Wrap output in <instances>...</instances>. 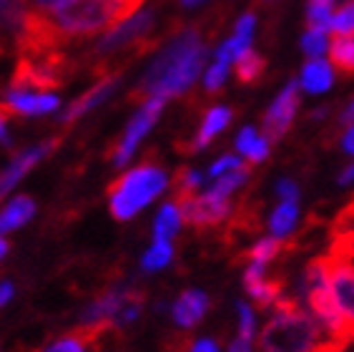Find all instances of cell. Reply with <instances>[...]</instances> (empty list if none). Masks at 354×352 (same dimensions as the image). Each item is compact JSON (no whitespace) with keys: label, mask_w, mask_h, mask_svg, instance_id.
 Instances as JSON below:
<instances>
[{"label":"cell","mask_w":354,"mask_h":352,"mask_svg":"<svg viewBox=\"0 0 354 352\" xmlns=\"http://www.w3.org/2000/svg\"><path fill=\"white\" fill-rule=\"evenodd\" d=\"M324 264H327V279L334 305H337L344 325H347L349 337L354 340V259L327 252Z\"/></svg>","instance_id":"6"},{"label":"cell","mask_w":354,"mask_h":352,"mask_svg":"<svg viewBox=\"0 0 354 352\" xmlns=\"http://www.w3.org/2000/svg\"><path fill=\"white\" fill-rule=\"evenodd\" d=\"M284 249H286V244L281 242V239L266 237V239H259V242L254 244L252 249L244 254V259H249V262H254V264H264V267H266L272 259L279 257Z\"/></svg>","instance_id":"28"},{"label":"cell","mask_w":354,"mask_h":352,"mask_svg":"<svg viewBox=\"0 0 354 352\" xmlns=\"http://www.w3.org/2000/svg\"><path fill=\"white\" fill-rule=\"evenodd\" d=\"M28 18L26 0H0V55L15 51Z\"/></svg>","instance_id":"14"},{"label":"cell","mask_w":354,"mask_h":352,"mask_svg":"<svg viewBox=\"0 0 354 352\" xmlns=\"http://www.w3.org/2000/svg\"><path fill=\"white\" fill-rule=\"evenodd\" d=\"M153 23H156V10H138L129 18V21L118 23L116 28H111L109 35L103 38L98 46L91 51V61H93L95 76L103 73L106 61L113 58V55H141L146 53L149 48L156 46V41L151 38V30H153Z\"/></svg>","instance_id":"5"},{"label":"cell","mask_w":354,"mask_h":352,"mask_svg":"<svg viewBox=\"0 0 354 352\" xmlns=\"http://www.w3.org/2000/svg\"><path fill=\"white\" fill-rule=\"evenodd\" d=\"M212 307V299L209 294L201 290H186L181 297L174 302L171 307V315H174V322H176L181 330H191V327H196L204 315L209 312Z\"/></svg>","instance_id":"16"},{"label":"cell","mask_w":354,"mask_h":352,"mask_svg":"<svg viewBox=\"0 0 354 352\" xmlns=\"http://www.w3.org/2000/svg\"><path fill=\"white\" fill-rule=\"evenodd\" d=\"M164 103H166V98H149V101H143L138 114L133 116V118L129 121V126L123 129V136L111 146L109 154H106L113 166H123V164L133 156V151H136V146L141 143V139L149 134V131L153 129V123L161 118Z\"/></svg>","instance_id":"7"},{"label":"cell","mask_w":354,"mask_h":352,"mask_svg":"<svg viewBox=\"0 0 354 352\" xmlns=\"http://www.w3.org/2000/svg\"><path fill=\"white\" fill-rule=\"evenodd\" d=\"M259 345L264 352H344L349 342L332 337L294 297H281L261 330Z\"/></svg>","instance_id":"2"},{"label":"cell","mask_w":354,"mask_h":352,"mask_svg":"<svg viewBox=\"0 0 354 352\" xmlns=\"http://www.w3.org/2000/svg\"><path fill=\"white\" fill-rule=\"evenodd\" d=\"M301 51L309 55V61L319 58L327 51V35L319 33V30H307L304 38H301Z\"/></svg>","instance_id":"32"},{"label":"cell","mask_w":354,"mask_h":352,"mask_svg":"<svg viewBox=\"0 0 354 352\" xmlns=\"http://www.w3.org/2000/svg\"><path fill=\"white\" fill-rule=\"evenodd\" d=\"M61 143H63V136H50V139H46L43 143L33 146V149H26V151H21V154L15 156L13 161L0 171V202H3V199H6L8 194L15 189V186H18V182H21L28 171L33 169V166H38L46 156L53 154Z\"/></svg>","instance_id":"11"},{"label":"cell","mask_w":354,"mask_h":352,"mask_svg":"<svg viewBox=\"0 0 354 352\" xmlns=\"http://www.w3.org/2000/svg\"><path fill=\"white\" fill-rule=\"evenodd\" d=\"M241 166V161H239L236 156H232V154H226V156H221V159H216V161L212 164V169H209V179H218L221 174H229V171H234V169H239Z\"/></svg>","instance_id":"36"},{"label":"cell","mask_w":354,"mask_h":352,"mask_svg":"<svg viewBox=\"0 0 354 352\" xmlns=\"http://www.w3.org/2000/svg\"><path fill=\"white\" fill-rule=\"evenodd\" d=\"M26 3H28V13L48 15V13H53L61 3H66V0H26Z\"/></svg>","instance_id":"37"},{"label":"cell","mask_w":354,"mask_h":352,"mask_svg":"<svg viewBox=\"0 0 354 352\" xmlns=\"http://www.w3.org/2000/svg\"><path fill=\"white\" fill-rule=\"evenodd\" d=\"M136 294H141V292L133 290V287H126V285L111 287V290H106L101 297H95L93 302L83 310L81 325L83 327H106V330H109V327H113V322H116L118 312L129 305Z\"/></svg>","instance_id":"9"},{"label":"cell","mask_w":354,"mask_h":352,"mask_svg":"<svg viewBox=\"0 0 354 352\" xmlns=\"http://www.w3.org/2000/svg\"><path fill=\"white\" fill-rule=\"evenodd\" d=\"M118 83H121V68H116V71H106V73L98 76V81H95L83 96H78V101H73L68 109H66V114H63V118H61L63 126H71V123L78 121L81 116L93 111L95 106H101V103L113 94V88H116Z\"/></svg>","instance_id":"12"},{"label":"cell","mask_w":354,"mask_h":352,"mask_svg":"<svg viewBox=\"0 0 354 352\" xmlns=\"http://www.w3.org/2000/svg\"><path fill=\"white\" fill-rule=\"evenodd\" d=\"M171 259H174V247H171V242H153V247L143 254L141 267H143V272H158V270H164Z\"/></svg>","instance_id":"30"},{"label":"cell","mask_w":354,"mask_h":352,"mask_svg":"<svg viewBox=\"0 0 354 352\" xmlns=\"http://www.w3.org/2000/svg\"><path fill=\"white\" fill-rule=\"evenodd\" d=\"M277 191H279V197L284 199V202H297V199H299V186H297L292 179H284V182H279Z\"/></svg>","instance_id":"38"},{"label":"cell","mask_w":354,"mask_h":352,"mask_svg":"<svg viewBox=\"0 0 354 352\" xmlns=\"http://www.w3.org/2000/svg\"><path fill=\"white\" fill-rule=\"evenodd\" d=\"M191 352H221V350H218L216 340L204 337V340H196V342H191Z\"/></svg>","instance_id":"39"},{"label":"cell","mask_w":354,"mask_h":352,"mask_svg":"<svg viewBox=\"0 0 354 352\" xmlns=\"http://www.w3.org/2000/svg\"><path fill=\"white\" fill-rule=\"evenodd\" d=\"M342 149L344 154H354V123L344 131V139H342Z\"/></svg>","instance_id":"40"},{"label":"cell","mask_w":354,"mask_h":352,"mask_svg":"<svg viewBox=\"0 0 354 352\" xmlns=\"http://www.w3.org/2000/svg\"><path fill=\"white\" fill-rule=\"evenodd\" d=\"M226 73H229V66L214 61V66L209 68V73H206V78H204V94H216L218 88L224 86Z\"/></svg>","instance_id":"34"},{"label":"cell","mask_w":354,"mask_h":352,"mask_svg":"<svg viewBox=\"0 0 354 352\" xmlns=\"http://www.w3.org/2000/svg\"><path fill=\"white\" fill-rule=\"evenodd\" d=\"M8 109L21 116H43L58 109V96L55 94H35V91H8L6 101Z\"/></svg>","instance_id":"17"},{"label":"cell","mask_w":354,"mask_h":352,"mask_svg":"<svg viewBox=\"0 0 354 352\" xmlns=\"http://www.w3.org/2000/svg\"><path fill=\"white\" fill-rule=\"evenodd\" d=\"M206 182V176L204 174H198V171L194 169H178L176 176H174V197L178 199H184V197H194L198 189H201V184Z\"/></svg>","instance_id":"29"},{"label":"cell","mask_w":354,"mask_h":352,"mask_svg":"<svg viewBox=\"0 0 354 352\" xmlns=\"http://www.w3.org/2000/svg\"><path fill=\"white\" fill-rule=\"evenodd\" d=\"M75 71V61L68 51H26L18 53L10 91H35L53 94L68 83Z\"/></svg>","instance_id":"4"},{"label":"cell","mask_w":354,"mask_h":352,"mask_svg":"<svg viewBox=\"0 0 354 352\" xmlns=\"http://www.w3.org/2000/svg\"><path fill=\"white\" fill-rule=\"evenodd\" d=\"M13 285L10 282H0V307L3 305H8L10 299H13Z\"/></svg>","instance_id":"41"},{"label":"cell","mask_w":354,"mask_h":352,"mask_svg":"<svg viewBox=\"0 0 354 352\" xmlns=\"http://www.w3.org/2000/svg\"><path fill=\"white\" fill-rule=\"evenodd\" d=\"M232 116H234V111L229 109V106H214V109L206 111L204 121H201V129L196 131V136H194L189 143H176V146L184 151V154H194V151L206 149V146L214 141V136H218L229 123H232Z\"/></svg>","instance_id":"15"},{"label":"cell","mask_w":354,"mask_h":352,"mask_svg":"<svg viewBox=\"0 0 354 352\" xmlns=\"http://www.w3.org/2000/svg\"><path fill=\"white\" fill-rule=\"evenodd\" d=\"M332 68L322 58H314V61L304 63V68H301V88L307 94H324L332 86Z\"/></svg>","instance_id":"20"},{"label":"cell","mask_w":354,"mask_h":352,"mask_svg":"<svg viewBox=\"0 0 354 352\" xmlns=\"http://www.w3.org/2000/svg\"><path fill=\"white\" fill-rule=\"evenodd\" d=\"M181 3V8H196V6H201L204 0H178Z\"/></svg>","instance_id":"47"},{"label":"cell","mask_w":354,"mask_h":352,"mask_svg":"<svg viewBox=\"0 0 354 352\" xmlns=\"http://www.w3.org/2000/svg\"><path fill=\"white\" fill-rule=\"evenodd\" d=\"M123 6H126V10H129V15H133V13H138V8L146 3V0H121Z\"/></svg>","instance_id":"45"},{"label":"cell","mask_w":354,"mask_h":352,"mask_svg":"<svg viewBox=\"0 0 354 352\" xmlns=\"http://www.w3.org/2000/svg\"><path fill=\"white\" fill-rule=\"evenodd\" d=\"M229 352H252V342H249V340L236 337L232 342V347H229Z\"/></svg>","instance_id":"43"},{"label":"cell","mask_w":354,"mask_h":352,"mask_svg":"<svg viewBox=\"0 0 354 352\" xmlns=\"http://www.w3.org/2000/svg\"><path fill=\"white\" fill-rule=\"evenodd\" d=\"M101 332H106V327H78V330L63 335L61 340H55L50 345H46L38 352H91V347L98 342Z\"/></svg>","instance_id":"18"},{"label":"cell","mask_w":354,"mask_h":352,"mask_svg":"<svg viewBox=\"0 0 354 352\" xmlns=\"http://www.w3.org/2000/svg\"><path fill=\"white\" fill-rule=\"evenodd\" d=\"M244 287L249 292V297L254 299V305L259 310H266V307H274L284 297V279L266 277V267L264 264H254L249 262L244 272Z\"/></svg>","instance_id":"13"},{"label":"cell","mask_w":354,"mask_h":352,"mask_svg":"<svg viewBox=\"0 0 354 352\" xmlns=\"http://www.w3.org/2000/svg\"><path fill=\"white\" fill-rule=\"evenodd\" d=\"M166 184H169V176H166L164 166L156 164L153 156H146L143 164L118 176L109 186L111 217L116 222H129L166 189Z\"/></svg>","instance_id":"3"},{"label":"cell","mask_w":354,"mask_h":352,"mask_svg":"<svg viewBox=\"0 0 354 352\" xmlns=\"http://www.w3.org/2000/svg\"><path fill=\"white\" fill-rule=\"evenodd\" d=\"M174 204H176L178 211H181V219L198 231L216 229L218 224L226 222L229 214H232V202H229V199L216 202V199H206L204 194H201V197H196V194H194V197H184Z\"/></svg>","instance_id":"8"},{"label":"cell","mask_w":354,"mask_h":352,"mask_svg":"<svg viewBox=\"0 0 354 352\" xmlns=\"http://www.w3.org/2000/svg\"><path fill=\"white\" fill-rule=\"evenodd\" d=\"M181 211H178V206L174 202L164 204L161 206V211H158L156 222H153V239L156 242H171L174 239V234L178 231V227H181Z\"/></svg>","instance_id":"25"},{"label":"cell","mask_w":354,"mask_h":352,"mask_svg":"<svg viewBox=\"0 0 354 352\" xmlns=\"http://www.w3.org/2000/svg\"><path fill=\"white\" fill-rule=\"evenodd\" d=\"M13 116V111L8 109L6 103H0V139L6 136V126H8V118Z\"/></svg>","instance_id":"42"},{"label":"cell","mask_w":354,"mask_h":352,"mask_svg":"<svg viewBox=\"0 0 354 352\" xmlns=\"http://www.w3.org/2000/svg\"><path fill=\"white\" fill-rule=\"evenodd\" d=\"M297 106H299V83L289 81L284 86L277 101L266 109L264 114V139L269 143L281 141L286 136V131L292 129L294 116H297Z\"/></svg>","instance_id":"10"},{"label":"cell","mask_w":354,"mask_h":352,"mask_svg":"<svg viewBox=\"0 0 354 352\" xmlns=\"http://www.w3.org/2000/svg\"><path fill=\"white\" fill-rule=\"evenodd\" d=\"M254 332H257V317H254V310L246 305V302H239V337L252 342Z\"/></svg>","instance_id":"33"},{"label":"cell","mask_w":354,"mask_h":352,"mask_svg":"<svg viewBox=\"0 0 354 352\" xmlns=\"http://www.w3.org/2000/svg\"><path fill=\"white\" fill-rule=\"evenodd\" d=\"M281 0H257V6H264V8H277Z\"/></svg>","instance_id":"48"},{"label":"cell","mask_w":354,"mask_h":352,"mask_svg":"<svg viewBox=\"0 0 354 352\" xmlns=\"http://www.w3.org/2000/svg\"><path fill=\"white\" fill-rule=\"evenodd\" d=\"M339 123H342V126H347V123H354V101L349 103L347 109L342 111V116H339Z\"/></svg>","instance_id":"44"},{"label":"cell","mask_w":354,"mask_h":352,"mask_svg":"<svg viewBox=\"0 0 354 352\" xmlns=\"http://www.w3.org/2000/svg\"><path fill=\"white\" fill-rule=\"evenodd\" d=\"M354 182V164H349L347 169L339 174V184H352Z\"/></svg>","instance_id":"46"},{"label":"cell","mask_w":354,"mask_h":352,"mask_svg":"<svg viewBox=\"0 0 354 352\" xmlns=\"http://www.w3.org/2000/svg\"><path fill=\"white\" fill-rule=\"evenodd\" d=\"M249 174H252V169L249 166H239V169L229 171V174H221L218 179H214L212 186L204 191V197L206 199H216V202H224V199L232 197V191H236L241 184L249 179Z\"/></svg>","instance_id":"21"},{"label":"cell","mask_w":354,"mask_h":352,"mask_svg":"<svg viewBox=\"0 0 354 352\" xmlns=\"http://www.w3.org/2000/svg\"><path fill=\"white\" fill-rule=\"evenodd\" d=\"M35 214V202L30 197H15L6 209H0V237L13 229H21Z\"/></svg>","instance_id":"19"},{"label":"cell","mask_w":354,"mask_h":352,"mask_svg":"<svg viewBox=\"0 0 354 352\" xmlns=\"http://www.w3.org/2000/svg\"><path fill=\"white\" fill-rule=\"evenodd\" d=\"M297 217H299V209H297V202H281L277 206V211L272 214V234L277 239H284L289 231L294 229V224H297Z\"/></svg>","instance_id":"27"},{"label":"cell","mask_w":354,"mask_h":352,"mask_svg":"<svg viewBox=\"0 0 354 352\" xmlns=\"http://www.w3.org/2000/svg\"><path fill=\"white\" fill-rule=\"evenodd\" d=\"M334 0H307V28L324 33L332 26Z\"/></svg>","instance_id":"26"},{"label":"cell","mask_w":354,"mask_h":352,"mask_svg":"<svg viewBox=\"0 0 354 352\" xmlns=\"http://www.w3.org/2000/svg\"><path fill=\"white\" fill-rule=\"evenodd\" d=\"M332 33L334 35H354V0L347 6H342L332 18Z\"/></svg>","instance_id":"31"},{"label":"cell","mask_w":354,"mask_h":352,"mask_svg":"<svg viewBox=\"0 0 354 352\" xmlns=\"http://www.w3.org/2000/svg\"><path fill=\"white\" fill-rule=\"evenodd\" d=\"M8 249H10V244H8V242H6V239L0 237V259L6 257V254H8Z\"/></svg>","instance_id":"49"},{"label":"cell","mask_w":354,"mask_h":352,"mask_svg":"<svg viewBox=\"0 0 354 352\" xmlns=\"http://www.w3.org/2000/svg\"><path fill=\"white\" fill-rule=\"evenodd\" d=\"M266 71V61L264 55H259L257 51H244V53L236 58V78L239 83H244V86H254V83L259 81L261 76Z\"/></svg>","instance_id":"23"},{"label":"cell","mask_w":354,"mask_h":352,"mask_svg":"<svg viewBox=\"0 0 354 352\" xmlns=\"http://www.w3.org/2000/svg\"><path fill=\"white\" fill-rule=\"evenodd\" d=\"M329 58L342 76L354 78V35H334L329 43Z\"/></svg>","instance_id":"22"},{"label":"cell","mask_w":354,"mask_h":352,"mask_svg":"<svg viewBox=\"0 0 354 352\" xmlns=\"http://www.w3.org/2000/svg\"><path fill=\"white\" fill-rule=\"evenodd\" d=\"M204 23L194 26H181L176 33L171 35L156 61L143 73L141 83L131 91V101H149V98H171L181 96L196 81L198 71L204 68L209 46H206Z\"/></svg>","instance_id":"1"},{"label":"cell","mask_w":354,"mask_h":352,"mask_svg":"<svg viewBox=\"0 0 354 352\" xmlns=\"http://www.w3.org/2000/svg\"><path fill=\"white\" fill-rule=\"evenodd\" d=\"M236 149H239V154L249 156L254 164H259L269 156V141H266L264 136L257 134V129L246 126V129H241L236 136Z\"/></svg>","instance_id":"24"},{"label":"cell","mask_w":354,"mask_h":352,"mask_svg":"<svg viewBox=\"0 0 354 352\" xmlns=\"http://www.w3.org/2000/svg\"><path fill=\"white\" fill-rule=\"evenodd\" d=\"M329 252H334V254H344V257L354 259V229L337 234V237L332 239V247H329Z\"/></svg>","instance_id":"35"}]
</instances>
